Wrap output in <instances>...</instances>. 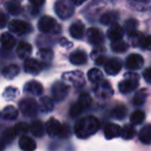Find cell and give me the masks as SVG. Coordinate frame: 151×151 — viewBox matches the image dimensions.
<instances>
[{"label": "cell", "mask_w": 151, "mask_h": 151, "mask_svg": "<svg viewBox=\"0 0 151 151\" xmlns=\"http://www.w3.org/2000/svg\"><path fill=\"white\" fill-rule=\"evenodd\" d=\"M19 146L23 151H34L36 149V144L28 136H22L19 140Z\"/></svg>", "instance_id": "18"}, {"label": "cell", "mask_w": 151, "mask_h": 151, "mask_svg": "<svg viewBox=\"0 0 151 151\" xmlns=\"http://www.w3.org/2000/svg\"><path fill=\"white\" fill-rule=\"evenodd\" d=\"M24 91L29 94L33 95H40L44 91V87L37 81H29L24 86Z\"/></svg>", "instance_id": "17"}, {"label": "cell", "mask_w": 151, "mask_h": 151, "mask_svg": "<svg viewBox=\"0 0 151 151\" xmlns=\"http://www.w3.org/2000/svg\"><path fill=\"white\" fill-rule=\"evenodd\" d=\"M17 134H17V132H16L15 127H14V128H9V129H5L4 132H2V134H1V138L3 139V141H4L5 143H9L16 138V136H17Z\"/></svg>", "instance_id": "36"}, {"label": "cell", "mask_w": 151, "mask_h": 151, "mask_svg": "<svg viewBox=\"0 0 151 151\" xmlns=\"http://www.w3.org/2000/svg\"><path fill=\"white\" fill-rule=\"evenodd\" d=\"M94 92L97 96L106 99V97H109L113 94V89H112L109 82H107V81H101V82L96 84V86H95V88H94Z\"/></svg>", "instance_id": "11"}, {"label": "cell", "mask_w": 151, "mask_h": 151, "mask_svg": "<svg viewBox=\"0 0 151 151\" xmlns=\"http://www.w3.org/2000/svg\"><path fill=\"white\" fill-rule=\"evenodd\" d=\"M19 109L26 117H35L38 112V104L35 99L27 97L19 103Z\"/></svg>", "instance_id": "4"}, {"label": "cell", "mask_w": 151, "mask_h": 151, "mask_svg": "<svg viewBox=\"0 0 151 151\" xmlns=\"http://www.w3.org/2000/svg\"><path fill=\"white\" fill-rule=\"evenodd\" d=\"M38 57L42 61H51L53 59V52L50 49H40L38 52Z\"/></svg>", "instance_id": "39"}, {"label": "cell", "mask_w": 151, "mask_h": 151, "mask_svg": "<svg viewBox=\"0 0 151 151\" xmlns=\"http://www.w3.org/2000/svg\"><path fill=\"white\" fill-rule=\"evenodd\" d=\"M7 24V17L5 14L0 13V28H4Z\"/></svg>", "instance_id": "47"}, {"label": "cell", "mask_w": 151, "mask_h": 151, "mask_svg": "<svg viewBox=\"0 0 151 151\" xmlns=\"http://www.w3.org/2000/svg\"><path fill=\"white\" fill-rule=\"evenodd\" d=\"M144 64V59L141 55L139 54H130L129 56L126 58L125 65L128 69H140Z\"/></svg>", "instance_id": "13"}, {"label": "cell", "mask_w": 151, "mask_h": 151, "mask_svg": "<svg viewBox=\"0 0 151 151\" xmlns=\"http://www.w3.org/2000/svg\"><path fill=\"white\" fill-rule=\"evenodd\" d=\"M126 115V108L124 106H117L116 108H114V110L112 111V116L115 117L116 119H123Z\"/></svg>", "instance_id": "37"}, {"label": "cell", "mask_w": 151, "mask_h": 151, "mask_svg": "<svg viewBox=\"0 0 151 151\" xmlns=\"http://www.w3.org/2000/svg\"><path fill=\"white\" fill-rule=\"evenodd\" d=\"M124 30L121 26L119 25L118 23H113L111 26H110L109 30H108V37L109 40H111L112 42H116V40H120L123 36Z\"/></svg>", "instance_id": "14"}, {"label": "cell", "mask_w": 151, "mask_h": 151, "mask_svg": "<svg viewBox=\"0 0 151 151\" xmlns=\"http://www.w3.org/2000/svg\"><path fill=\"white\" fill-rule=\"evenodd\" d=\"M91 103H92V99L88 93H82L78 99V104H80L84 110L90 107Z\"/></svg>", "instance_id": "35"}, {"label": "cell", "mask_w": 151, "mask_h": 151, "mask_svg": "<svg viewBox=\"0 0 151 151\" xmlns=\"http://www.w3.org/2000/svg\"><path fill=\"white\" fill-rule=\"evenodd\" d=\"M63 82L66 84H70L75 87H81L85 84L84 80V75L82 71L80 70H73V71H67L62 75Z\"/></svg>", "instance_id": "6"}, {"label": "cell", "mask_w": 151, "mask_h": 151, "mask_svg": "<svg viewBox=\"0 0 151 151\" xmlns=\"http://www.w3.org/2000/svg\"><path fill=\"white\" fill-rule=\"evenodd\" d=\"M0 42H1V45H2V47L5 50H12L16 46V38L11 33L5 32L0 37Z\"/></svg>", "instance_id": "22"}, {"label": "cell", "mask_w": 151, "mask_h": 151, "mask_svg": "<svg viewBox=\"0 0 151 151\" xmlns=\"http://www.w3.org/2000/svg\"><path fill=\"white\" fill-rule=\"evenodd\" d=\"M88 79L90 82L94 83V84H97V83L104 81L103 73H101L99 68H92L88 71Z\"/></svg>", "instance_id": "28"}, {"label": "cell", "mask_w": 151, "mask_h": 151, "mask_svg": "<svg viewBox=\"0 0 151 151\" xmlns=\"http://www.w3.org/2000/svg\"><path fill=\"white\" fill-rule=\"evenodd\" d=\"M146 99H147V91L145 90V89H142V90L138 91V92L134 94L132 101H134V105L141 106V105H143V104L145 103Z\"/></svg>", "instance_id": "33"}, {"label": "cell", "mask_w": 151, "mask_h": 151, "mask_svg": "<svg viewBox=\"0 0 151 151\" xmlns=\"http://www.w3.org/2000/svg\"><path fill=\"white\" fill-rule=\"evenodd\" d=\"M86 0H73V4H76V5H81L82 3H84Z\"/></svg>", "instance_id": "51"}, {"label": "cell", "mask_w": 151, "mask_h": 151, "mask_svg": "<svg viewBox=\"0 0 151 151\" xmlns=\"http://www.w3.org/2000/svg\"><path fill=\"white\" fill-rule=\"evenodd\" d=\"M38 29L44 33H59L60 26L53 18L44 16L38 21Z\"/></svg>", "instance_id": "5"}, {"label": "cell", "mask_w": 151, "mask_h": 151, "mask_svg": "<svg viewBox=\"0 0 151 151\" xmlns=\"http://www.w3.org/2000/svg\"><path fill=\"white\" fill-rule=\"evenodd\" d=\"M14 127H15L17 134H24V132H28V130L30 129V125L26 123V122H19V123L16 124Z\"/></svg>", "instance_id": "44"}, {"label": "cell", "mask_w": 151, "mask_h": 151, "mask_svg": "<svg viewBox=\"0 0 151 151\" xmlns=\"http://www.w3.org/2000/svg\"><path fill=\"white\" fill-rule=\"evenodd\" d=\"M18 94V89L14 87H9L3 92V97L6 99H14Z\"/></svg>", "instance_id": "43"}, {"label": "cell", "mask_w": 151, "mask_h": 151, "mask_svg": "<svg viewBox=\"0 0 151 151\" xmlns=\"http://www.w3.org/2000/svg\"><path fill=\"white\" fill-rule=\"evenodd\" d=\"M5 144H6V143L3 141V139L0 138V151L4 150V149H5Z\"/></svg>", "instance_id": "50"}, {"label": "cell", "mask_w": 151, "mask_h": 151, "mask_svg": "<svg viewBox=\"0 0 151 151\" xmlns=\"http://www.w3.org/2000/svg\"><path fill=\"white\" fill-rule=\"evenodd\" d=\"M107 62V58H106L105 56H99L96 58V61H95V63L99 65H104L105 63Z\"/></svg>", "instance_id": "48"}, {"label": "cell", "mask_w": 151, "mask_h": 151, "mask_svg": "<svg viewBox=\"0 0 151 151\" xmlns=\"http://www.w3.org/2000/svg\"><path fill=\"white\" fill-rule=\"evenodd\" d=\"M69 91V87L63 81H58L54 83L52 86V94L53 99L56 101H62L67 96Z\"/></svg>", "instance_id": "8"}, {"label": "cell", "mask_w": 151, "mask_h": 151, "mask_svg": "<svg viewBox=\"0 0 151 151\" xmlns=\"http://www.w3.org/2000/svg\"><path fill=\"white\" fill-rule=\"evenodd\" d=\"M124 80H122L118 85L119 91L123 94L134 91L139 85V76L134 73H127L124 76Z\"/></svg>", "instance_id": "3"}, {"label": "cell", "mask_w": 151, "mask_h": 151, "mask_svg": "<svg viewBox=\"0 0 151 151\" xmlns=\"http://www.w3.org/2000/svg\"><path fill=\"white\" fill-rule=\"evenodd\" d=\"M118 19V14L115 12H108V13L104 14L101 17V23L103 25H112L113 23H115L116 20Z\"/></svg>", "instance_id": "27"}, {"label": "cell", "mask_w": 151, "mask_h": 151, "mask_svg": "<svg viewBox=\"0 0 151 151\" xmlns=\"http://www.w3.org/2000/svg\"><path fill=\"white\" fill-rule=\"evenodd\" d=\"M32 52V47L28 42H20L17 47V55L21 59H27L30 53Z\"/></svg>", "instance_id": "21"}, {"label": "cell", "mask_w": 151, "mask_h": 151, "mask_svg": "<svg viewBox=\"0 0 151 151\" xmlns=\"http://www.w3.org/2000/svg\"><path fill=\"white\" fill-rule=\"evenodd\" d=\"M111 49L116 53H123L125 51H127L128 49V45L127 42H123V40H116V42H113L111 45Z\"/></svg>", "instance_id": "30"}, {"label": "cell", "mask_w": 151, "mask_h": 151, "mask_svg": "<svg viewBox=\"0 0 151 151\" xmlns=\"http://www.w3.org/2000/svg\"><path fill=\"white\" fill-rule=\"evenodd\" d=\"M143 77H144V80L148 84L151 85V67H148L147 69H145L144 73H143Z\"/></svg>", "instance_id": "46"}, {"label": "cell", "mask_w": 151, "mask_h": 151, "mask_svg": "<svg viewBox=\"0 0 151 151\" xmlns=\"http://www.w3.org/2000/svg\"><path fill=\"white\" fill-rule=\"evenodd\" d=\"M29 1L34 6H40V5H42L45 3V0H29Z\"/></svg>", "instance_id": "49"}, {"label": "cell", "mask_w": 151, "mask_h": 151, "mask_svg": "<svg viewBox=\"0 0 151 151\" xmlns=\"http://www.w3.org/2000/svg\"><path fill=\"white\" fill-rule=\"evenodd\" d=\"M99 129V121L94 116H86L79 119L75 125V134L80 139H86Z\"/></svg>", "instance_id": "1"}, {"label": "cell", "mask_w": 151, "mask_h": 151, "mask_svg": "<svg viewBox=\"0 0 151 151\" xmlns=\"http://www.w3.org/2000/svg\"><path fill=\"white\" fill-rule=\"evenodd\" d=\"M139 139L144 144H150L151 143V124H147L139 132Z\"/></svg>", "instance_id": "23"}, {"label": "cell", "mask_w": 151, "mask_h": 151, "mask_svg": "<svg viewBox=\"0 0 151 151\" xmlns=\"http://www.w3.org/2000/svg\"><path fill=\"white\" fill-rule=\"evenodd\" d=\"M134 134H136V130L130 124H126L121 129V137L124 140H130V139L134 138Z\"/></svg>", "instance_id": "31"}, {"label": "cell", "mask_w": 151, "mask_h": 151, "mask_svg": "<svg viewBox=\"0 0 151 151\" xmlns=\"http://www.w3.org/2000/svg\"><path fill=\"white\" fill-rule=\"evenodd\" d=\"M30 130H31L32 134L37 138L40 137H42L45 134V127H44V124L42 123L40 121H34L32 122V124L30 125Z\"/></svg>", "instance_id": "29"}, {"label": "cell", "mask_w": 151, "mask_h": 151, "mask_svg": "<svg viewBox=\"0 0 151 151\" xmlns=\"http://www.w3.org/2000/svg\"><path fill=\"white\" fill-rule=\"evenodd\" d=\"M137 28H138V21L134 19H130L127 20L125 22V25H124V29L127 32L128 35H132V34L136 33L137 32Z\"/></svg>", "instance_id": "32"}, {"label": "cell", "mask_w": 151, "mask_h": 151, "mask_svg": "<svg viewBox=\"0 0 151 151\" xmlns=\"http://www.w3.org/2000/svg\"><path fill=\"white\" fill-rule=\"evenodd\" d=\"M42 64L34 58H27L24 62L25 71L29 75H38L42 70Z\"/></svg>", "instance_id": "10"}, {"label": "cell", "mask_w": 151, "mask_h": 151, "mask_svg": "<svg viewBox=\"0 0 151 151\" xmlns=\"http://www.w3.org/2000/svg\"><path fill=\"white\" fill-rule=\"evenodd\" d=\"M46 129L47 132L49 134V136L51 137H56V136L64 137L65 129H67V127L66 126H63L57 119L51 118L46 123Z\"/></svg>", "instance_id": "7"}, {"label": "cell", "mask_w": 151, "mask_h": 151, "mask_svg": "<svg viewBox=\"0 0 151 151\" xmlns=\"http://www.w3.org/2000/svg\"><path fill=\"white\" fill-rule=\"evenodd\" d=\"M83 111H84V109L82 108V106L77 103L73 106H71L70 110H69V115H70V117H78Z\"/></svg>", "instance_id": "42"}, {"label": "cell", "mask_w": 151, "mask_h": 151, "mask_svg": "<svg viewBox=\"0 0 151 151\" xmlns=\"http://www.w3.org/2000/svg\"><path fill=\"white\" fill-rule=\"evenodd\" d=\"M105 137L108 140H112L114 138H117L121 134V127L118 124L115 123H107L105 126Z\"/></svg>", "instance_id": "16"}, {"label": "cell", "mask_w": 151, "mask_h": 151, "mask_svg": "<svg viewBox=\"0 0 151 151\" xmlns=\"http://www.w3.org/2000/svg\"><path fill=\"white\" fill-rule=\"evenodd\" d=\"M18 114H19V111L14 106H7L3 109L1 116L5 120H14L18 117Z\"/></svg>", "instance_id": "26"}, {"label": "cell", "mask_w": 151, "mask_h": 151, "mask_svg": "<svg viewBox=\"0 0 151 151\" xmlns=\"http://www.w3.org/2000/svg\"><path fill=\"white\" fill-rule=\"evenodd\" d=\"M20 68L18 65L16 64H11L5 66L2 69V76L6 79H14L15 77H17L19 75Z\"/></svg>", "instance_id": "24"}, {"label": "cell", "mask_w": 151, "mask_h": 151, "mask_svg": "<svg viewBox=\"0 0 151 151\" xmlns=\"http://www.w3.org/2000/svg\"><path fill=\"white\" fill-rule=\"evenodd\" d=\"M145 119V113L142 111H134V113L130 115V122L134 125H138L141 124Z\"/></svg>", "instance_id": "34"}, {"label": "cell", "mask_w": 151, "mask_h": 151, "mask_svg": "<svg viewBox=\"0 0 151 151\" xmlns=\"http://www.w3.org/2000/svg\"><path fill=\"white\" fill-rule=\"evenodd\" d=\"M55 12L57 16L62 20L70 18L75 13L73 0H58L55 3Z\"/></svg>", "instance_id": "2"}, {"label": "cell", "mask_w": 151, "mask_h": 151, "mask_svg": "<svg viewBox=\"0 0 151 151\" xmlns=\"http://www.w3.org/2000/svg\"><path fill=\"white\" fill-rule=\"evenodd\" d=\"M129 3L138 9H145V7L149 4L150 0H128Z\"/></svg>", "instance_id": "41"}, {"label": "cell", "mask_w": 151, "mask_h": 151, "mask_svg": "<svg viewBox=\"0 0 151 151\" xmlns=\"http://www.w3.org/2000/svg\"><path fill=\"white\" fill-rule=\"evenodd\" d=\"M87 40L90 44L99 46L104 42V35L96 28H90L87 30Z\"/></svg>", "instance_id": "15"}, {"label": "cell", "mask_w": 151, "mask_h": 151, "mask_svg": "<svg viewBox=\"0 0 151 151\" xmlns=\"http://www.w3.org/2000/svg\"><path fill=\"white\" fill-rule=\"evenodd\" d=\"M141 48L145 49V50H151V35L144 36Z\"/></svg>", "instance_id": "45"}, {"label": "cell", "mask_w": 151, "mask_h": 151, "mask_svg": "<svg viewBox=\"0 0 151 151\" xmlns=\"http://www.w3.org/2000/svg\"><path fill=\"white\" fill-rule=\"evenodd\" d=\"M38 107H40L42 112L48 113V112H51L54 109V103L49 96H42L40 99V106Z\"/></svg>", "instance_id": "25"}, {"label": "cell", "mask_w": 151, "mask_h": 151, "mask_svg": "<svg viewBox=\"0 0 151 151\" xmlns=\"http://www.w3.org/2000/svg\"><path fill=\"white\" fill-rule=\"evenodd\" d=\"M143 38H144L143 34L139 33L138 31H137L136 33H134V34H132V35H129L130 42H132V46H134V47H141V46H142Z\"/></svg>", "instance_id": "40"}, {"label": "cell", "mask_w": 151, "mask_h": 151, "mask_svg": "<svg viewBox=\"0 0 151 151\" xmlns=\"http://www.w3.org/2000/svg\"><path fill=\"white\" fill-rule=\"evenodd\" d=\"M69 61L75 65H82L86 63L87 61V55L83 51H76L71 53L69 56Z\"/></svg>", "instance_id": "20"}, {"label": "cell", "mask_w": 151, "mask_h": 151, "mask_svg": "<svg viewBox=\"0 0 151 151\" xmlns=\"http://www.w3.org/2000/svg\"><path fill=\"white\" fill-rule=\"evenodd\" d=\"M7 11L9 12V14L12 15H18V14L21 12V5L18 1L13 0V1H9L7 3Z\"/></svg>", "instance_id": "38"}, {"label": "cell", "mask_w": 151, "mask_h": 151, "mask_svg": "<svg viewBox=\"0 0 151 151\" xmlns=\"http://www.w3.org/2000/svg\"><path fill=\"white\" fill-rule=\"evenodd\" d=\"M121 67H122L121 61L117 58H111L109 60H107V62L105 63V70L110 76L117 75L121 70Z\"/></svg>", "instance_id": "12"}, {"label": "cell", "mask_w": 151, "mask_h": 151, "mask_svg": "<svg viewBox=\"0 0 151 151\" xmlns=\"http://www.w3.org/2000/svg\"><path fill=\"white\" fill-rule=\"evenodd\" d=\"M69 33L73 36V38H77V40H80L84 36L85 33V26L83 25L81 22H76L69 28Z\"/></svg>", "instance_id": "19"}, {"label": "cell", "mask_w": 151, "mask_h": 151, "mask_svg": "<svg viewBox=\"0 0 151 151\" xmlns=\"http://www.w3.org/2000/svg\"><path fill=\"white\" fill-rule=\"evenodd\" d=\"M9 28L12 32L16 33L17 35L27 34L32 30L30 24L25 21H22V20H13L9 24Z\"/></svg>", "instance_id": "9"}]
</instances>
